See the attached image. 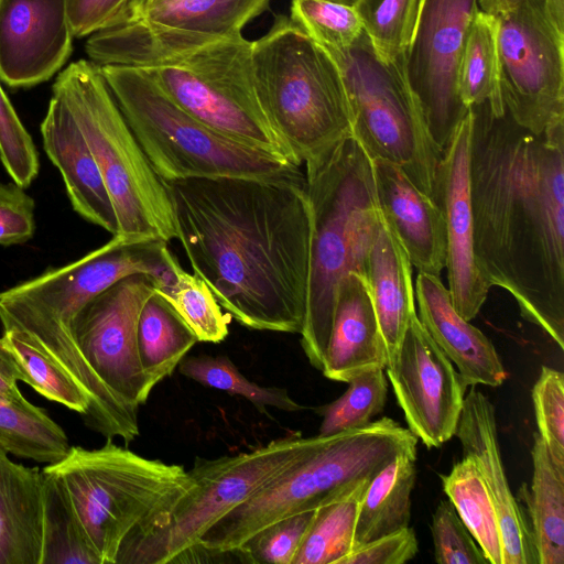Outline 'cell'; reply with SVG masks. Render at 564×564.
<instances>
[{
	"label": "cell",
	"mask_w": 564,
	"mask_h": 564,
	"mask_svg": "<svg viewBox=\"0 0 564 564\" xmlns=\"http://www.w3.org/2000/svg\"><path fill=\"white\" fill-rule=\"evenodd\" d=\"M195 274L240 325L300 334L311 246L305 175L164 182Z\"/></svg>",
	"instance_id": "1"
},
{
	"label": "cell",
	"mask_w": 564,
	"mask_h": 564,
	"mask_svg": "<svg viewBox=\"0 0 564 564\" xmlns=\"http://www.w3.org/2000/svg\"><path fill=\"white\" fill-rule=\"evenodd\" d=\"M477 265L522 317L564 347V120L534 133L487 102L470 108Z\"/></svg>",
	"instance_id": "2"
},
{
	"label": "cell",
	"mask_w": 564,
	"mask_h": 564,
	"mask_svg": "<svg viewBox=\"0 0 564 564\" xmlns=\"http://www.w3.org/2000/svg\"><path fill=\"white\" fill-rule=\"evenodd\" d=\"M154 237L112 238L78 260L46 271L0 292L3 330H17L61 365L89 397L83 417L91 431L126 445L140 434L138 414L126 408L99 380L84 358L74 333L80 310L96 295L133 274L156 284L174 275L177 258Z\"/></svg>",
	"instance_id": "3"
},
{
	"label": "cell",
	"mask_w": 564,
	"mask_h": 564,
	"mask_svg": "<svg viewBox=\"0 0 564 564\" xmlns=\"http://www.w3.org/2000/svg\"><path fill=\"white\" fill-rule=\"evenodd\" d=\"M85 51L98 65L142 69L176 105L207 126L302 164L262 108L252 77L251 41L242 34L195 39L122 22L88 36Z\"/></svg>",
	"instance_id": "4"
},
{
	"label": "cell",
	"mask_w": 564,
	"mask_h": 564,
	"mask_svg": "<svg viewBox=\"0 0 564 564\" xmlns=\"http://www.w3.org/2000/svg\"><path fill=\"white\" fill-rule=\"evenodd\" d=\"M304 164L311 246L300 341L310 364L322 371L338 285L349 273L364 278L381 215L371 158L352 134Z\"/></svg>",
	"instance_id": "5"
},
{
	"label": "cell",
	"mask_w": 564,
	"mask_h": 564,
	"mask_svg": "<svg viewBox=\"0 0 564 564\" xmlns=\"http://www.w3.org/2000/svg\"><path fill=\"white\" fill-rule=\"evenodd\" d=\"M42 471L63 488L100 564H117L121 549L162 524L193 486L183 466L145 458L112 440L94 449L70 446Z\"/></svg>",
	"instance_id": "6"
},
{
	"label": "cell",
	"mask_w": 564,
	"mask_h": 564,
	"mask_svg": "<svg viewBox=\"0 0 564 564\" xmlns=\"http://www.w3.org/2000/svg\"><path fill=\"white\" fill-rule=\"evenodd\" d=\"M416 445L417 438L409 429L388 416L360 429L321 436L304 459L215 522L187 558L204 553L234 554L261 530L327 503L372 477L397 455H416Z\"/></svg>",
	"instance_id": "7"
},
{
	"label": "cell",
	"mask_w": 564,
	"mask_h": 564,
	"mask_svg": "<svg viewBox=\"0 0 564 564\" xmlns=\"http://www.w3.org/2000/svg\"><path fill=\"white\" fill-rule=\"evenodd\" d=\"M126 121L156 174L267 180L304 175L301 164L236 140L176 105L142 69L99 65Z\"/></svg>",
	"instance_id": "8"
},
{
	"label": "cell",
	"mask_w": 564,
	"mask_h": 564,
	"mask_svg": "<svg viewBox=\"0 0 564 564\" xmlns=\"http://www.w3.org/2000/svg\"><path fill=\"white\" fill-rule=\"evenodd\" d=\"M251 69L262 108L301 163L352 134L336 64L290 17L251 41Z\"/></svg>",
	"instance_id": "9"
},
{
	"label": "cell",
	"mask_w": 564,
	"mask_h": 564,
	"mask_svg": "<svg viewBox=\"0 0 564 564\" xmlns=\"http://www.w3.org/2000/svg\"><path fill=\"white\" fill-rule=\"evenodd\" d=\"M52 88L63 96L98 165L116 213V236L175 239L167 187L126 121L100 66L75 61Z\"/></svg>",
	"instance_id": "10"
},
{
	"label": "cell",
	"mask_w": 564,
	"mask_h": 564,
	"mask_svg": "<svg viewBox=\"0 0 564 564\" xmlns=\"http://www.w3.org/2000/svg\"><path fill=\"white\" fill-rule=\"evenodd\" d=\"M319 440L318 434L303 437L293 432L251 452L196 457L188 470L191 489L162 524L121 549L117 564L185 562L215 522L304 459Z\"/></svg>",
	"instance_id": "11"
},
{
	"label": "cell",
	"mask_w": 564,
	"mask_h": 564,
	"mask_svg": "<svg viewBox=\"0 0 564 564\" xmlns=\"http://www.w3.org/2000/svg\"><path fill=\"white\" fill-rule=\"evenodd\" d=\"M345 87L354 138L371 159L397 164L433 198L442 152L434 143L406 74V56L383 63L362 32L349 47L324 50Z\"/></svg>",
	"instance_id": "12"
},
{
	"label": "cell",
	"mask_w": 564,
	"mask_h": 564,
	"mask_svg": "<svg viewBox=\"0 0 564 564\" xmlns=\"http://www.w3.org/2000/svg\"><path fill=\"white\" fill-rule=\"evenodd\" d=\"M495 17L506 109L541 133L564 120V0H522Z\"/></svg>",
	"instance_id": "13"
},
{
	"label": "cell",
	"mask_w": 564,
	"mask_h": 564,
	"mask_svg": "<svg viewBox=\"0 0 564 564\" xmlns=\"http://www.w3.org/2000/svg\"><path fill=\"white\" fill-rule=\"evenodd\" d=\"M478 11V0H420L406 74L441 152L469 111L459 96L458 76Z\"/></svg>",
	"instance_id": "14"
},
{
	"label": "cell",
	"mask_w": 564,
	"mask_h": 564,
	"mask_svg": "<svg viewBox=\"0 0 564 564\" xmlns=\"http://www.w3.org/2000/svg\"><path fill=\"white\" fill-rule=\"evenodd\" d=\"M155 280L147 274L121 279L77 314L74 333L88 366L109 391L138 414L151 393L138 349V322Z\"/></svg>",
	"instance_id": "15"
},
{
	"label": "cell",
	"mask_w": 564,
	"mask_h": 564,
	"mask_svg": "<svg viewBox=\"0 0 564 564\" xmlns=\"http://www.w3.org/2000/svg\"><path fill=\"white\" fill-rule=\"evenodd\" d=\"M384 370L409 431L427 448L449 441L468 387L416 314L410 319L397 361Z\"/></svg>",
	"instance_id": "16"
},
{
	"label": "cell",
	"mask_w": 564,
	"mask_h": 564,
	"mask_svg": "<svg viewBox=\"0 0 564 564\" xmlns=\"http://www.w3.org/2000/svg\"><path fill=\"white\" fill-rule=\"evenodd\" d=\"M471 129L469 109L442 152L433 187V199L445 223L447 289L454 307L467 321L477 316L491 288L477 265L474 250L469 191Z\"/></svg>",
	"instance_id": "17"
},
{
	"label": "cell",
	"mask_w": 564,
	"mask_h": 564,
	"mask_svg": "<svg viewBox=\"0 0 564 564\" xmlns=\"http://www.w3.org/2000/svg\"><path fill=\"white\" fill-rule=\"evenodd\" d=\"M73 39L68 0H0V79L13 88L48 80Z\"/></svg>",
	"instance_id": "18"
},
{
	"label": "cell",
	"mask_w": 564,
	"mask_h": 564,
	"mask_svg": "<svg viewBox=\"0 0 564 564\" xmlns=\"http://www.w3.org/2000/svg\"><path fill=\"white\" fill-rule=\"evenodd\" d=\"M454 436L462 444L463 455L476 462L492 497L502 535V564H538L528 518L507 479L495 406L476 386L465 393Z\"/></svg>",
	"instance_id": "19"
},
{
	"label": "cell",
	"mask_w": 564,
	"mask_h": 564,
	"mask_svg": "<svg viewBox=\"0 0 564 564\" xmlns=\"http://www.w3.org/2000/svg\"><path fill=\"white\" fill-rule=\"evenodd\" d=\"M380 215L419 272L440 276L446 262V232L441 209L400 166L371 159Z\"/></svg>",
	"instance_id": "20"
},
{
	"label": "cell",
	"mask_w": 564,
	"mask_h": 564,
	"mask_svg": "<svg viewBox=\"0 0 564 564\" xmlns=\"http://www.w3.org/2000/svg\"><path fill=\"white\" fill-rule=\"evenodd\" d=\"M40 131L43 148L59 171L74 210L116 236V213L91 151L63 96H52Z\"/></svg>",
	"instance_id": "21"
},
{
	"label": "cell",
	"mask_w": 564,
	"mask_h": 564,
	"mask_svg": "<svg viewBox=\"0 0 564 564\" xmlns=\"http://www.w3.org/2000/svg\"><path fill=\"white\" fill-rule=\"evenodd\" d=\"M414 296L421 324L467 387L503 383L508 375L494 344L456 311L440 276L419 272Z\"/></svg>",
	"instance_id": "22"
},
{
	"label": "cell",
	"mask_w": 564,
	"mask_h": 564,
	"mask_svg": "<svg viewBox=\"0 0 564 564\" xmlns=\"http://www.w3.org/2000/svg\"><path fill=\"white\" fill-rule=\"evenodd\" d=\"M388 356L364 278L347 274L338 285L323 375L348 382L362 371L384 369Z\"/></svg>",
	"instance_id": "23"
},
{
	"label": "cell",
	"mask_w": 564,
	"mask_h": 564,
	"mask_svg": "<svg viewBox=\"0 0 564 564\" xmlns=\"http://www.w3.org/2000/svg\"><path fill=\"white\" fill-rule=\"evenodd\" d=\"M411 267L403 247L381 217L366 258L364 280L386 345V368L397 361L410 319L416 314Z\"/></svg>",
	"instance_id": "24"
},
{
	"label": "cell",
	"mask_w": 564,
	"mask_h": 564,
	"mask_svg": "<svg viewBox=\"0 0 564 564\" xmlns=\"http://www.w3.org/2000/svg\"><path fill=\"white\" fill-rule=\"evenodd\" d=\"M0 445V564H41L44 475Z\"/></svg>",
	"instance_id": "25"
},
{
	"label": "cell",
	"mask_w": 564,
	"mask_h": 564,
	"mask_svg": "<svg viewBox=\"0 0 564 564\" xmlns=\"http://www.w3.org/2000/svg\"><path fill=\"white\" fill-rule=\"evenodd\" d=\"M271 0H163L137 18L145 29L195 39H221L242 34ZM122 23V22H121Z\"/></svg>",
	"instance_id": "26"
},
{
	"label": "cell",
	"mask_w": 564,
	"mask_h": 564,
	"mask_svg": "<svg viewBox=\"0 0 564 564\" xmlns=\"http://www.w3.org/2000/svg\"><path fill=\"white\" fill-rule=\"evenodd\" d=\"M533 438L531 485L524 484L516 498L528 510L538 564H564V473L538 433Z\"/></svg>",
	"instance_id": "27"
},
{
	"label": "cell",
	"mask_w": 564,
	"mask_h": 564,
	"mask_svg": "<svg viewBox=\"0 0 564 564\" xmlns=\"http://www.w3.org/2000/svg\"><path fill=\"white\" fill-rule=\"evenodd\" d=\"M415 459L399 454L370 478L359 503L355 547L409 527Z\"/></svg>",
	"instance_id": "28"
},
{
	"label": "cell",
	"mask_w": 564,
	"mask_h": 564,
	"mask_svg": "<svg viewBox=\"0 0 564 564\" xmlns=\"http://www.w3.org/2000/svg\"><path fill=\"white\" fill-rule=\"evenodd\" d=\"M197 341L172 305L154 291L138 322L139 356L151 391L174 372Z\"/></svg>",
	"instance_id": "29"
},
{
	"label": "cell",
	"mask_w": 564,
	"mask_h": 564,
	"mask_svg": "<svg viewBox=\"0 0 564 564\" xmlns=\"http://www.w3.org/2000/svg\"><path fill=\"white\" fill-rule=\"evenodd\" d=\"M441 480L488 563L502 564L503 544L497 510L474 458L463 455L447 475H441Z\"/></svg>",
	"instance_id": "30"
},
{
	"label": "cell",
	"mask_w": 564,
	"mask_h": 564,
	"mask_svg": "<svg viewBox=\"0 0 564 564\" xmlns=\"http://www.w3.org/2000/svg\"><path fill=\"white\" fill-rule=\"evenodd\" d=\"M458 89L468 109L487 102L495 115L506 111L500 85L498 22L495 15L481 10L477 12L466 40Z\"/></svg>",
	"instance_id": "31"
},
{
	"label": "cell",
	"mask_w": 564,
	"mask_h": 564,
	"mask_svg": "<svg viewBox=\"0 0 564 564\" xmlns=\"http://www.w3.org/2000/svg\"><path fill=\"white\" fill-rule=\"evenodd\" d=\"M370 478L318 507L293 564H340L355 549L359 503Z\"/></svg>",
	"instance_id": "32"
},
{
	"label": "cell",
	"mask_w": 564,
	"mask_h": 564,
	"mask_svg": "<svg viewBox=\"0 0 564 564\" xmlns=\"http://www.w3.org/2000/svg\"><path fill=\"white\" fill-rule=\"evenodd\" d=\"M0 445L14 456L45 464L61 460L70 448L64 430L29 401H0Z\"/></svg>",
	"instance_id": "33"
},
{
	"label": "cell",
	"mask_w": 564,
	"mask_h": 564,
	"mask_svg": "<svg viewBox=\"0 0 564 564\" xmlns=\"http://www.w3.org/2000/svg\"><path fill=\"white\" fill-rule=\"evenodd\" d=\"M43 473V471H42ZM41 564H100L61 485L44 474Z\"/></svg>",
	"instance_id": "34"
},
{
	"label": "cell",
	"mask_w": 564,
	"mask_h": 564,
	"mask_svg": "<svg viewBox=\"0 0 564 564\" xmlns=\"http://www.w3.org/2000/svg\"><path fill=\"white\" fill-rule=\"evenodd\" d=\"M154 291L172 305L198 341L218 344L227 337L231 316L223 311L206 282L185 271L178 261L173 279L155 284Z\"/></svg>",
	"instance_id": "35"
},
{
	"label": "cell",
	"mask_w": 564,
	"mask_h": 564,
	"mask_svg": "<svg viewBox=\"0 0 564 564\" xmlns=\"http://www.w3.org/2000/svg\"><path fill=\"white\" fill-rule=\"evenodd\" d=\"M178 372L205 387L242 397L263 413H267V406L288 412L306 409L293 400L286 389L263 387L249 380L225 355L184 357Z\"/></svg>",
	"instance_id": "36"
},
{
	"label": "cell",
	"mask_w": 564,
	"mask_h": 564,
	"mask_svg": "<svg viewBox=\"0 0 564 564\" xmlns=\"http://www.w3.org/2000/svg\"><path fill=\"white\" fill-rule=\"evenodd\" d=\"M420 0H355L365 33L376 55L391 63L408 55Z\"/></svg>",
	"instance_id": "37"
},
{
	"label": "cell",
	"mask_w": 564,
	"mask_h": 564,
	"mask_svg": "<svg viewBox=\"0 0 564 564\" xmlns=\"http://www.w3.org/2000/svg\"><path fill=\"white\" fill-rule=\"evenodd\" d=\"M7 346L22 365L30 387L47 400L57 402L84 416L89 397L70 375L17 330H3Z\"/></svg>",
	"instance_id": "38"
},
{
	"label": "cell",
	"mask_w": 564,
	"mask_h": 564,
	"mask_svg": "<svg viewBox=\"0 0 564 564\" xmlns=\"http://www.w3.org/2000/svg\"><path fill=\"white\" fill-rule=\"evenodd\" d=\"M347 383V390L338 399L318 409L323 416L318 435L364 427L383 411L388 393L384 369L362 371Z\"/></svg>",
	"instance_id": "39"
},
{
	"label": "cell",
	"mask_w": 564,
	"mask_h": 564,
	"mask_svg": "<svg viewBox=\"0 0 564 564\" xmlns=\"http://www.w3.org/2000/svg\"><path fill=\"white\" fill-rule=\"evenodd\" d=\"M290 19L323 50H341L364 32L352 4L330 0H292Z\"/></svg>",
	"instance_id": "40"
},
{
	"label": "cell",
	"mask_w": 564,
	"mask_h": 564,
	"mask_svg": "<svg viewBox=\"0 0 564 564\" xmlns=\"http://www.w3.org/2000/svg\"><path fill=\"white\" fill-rule=\"evenodd\" d=\"M317 509L283 518L249 539L234 554L249 563L293 564Z\"/></svg>",
	"instance_id": "41"
},
{
	"label": "cell",
	"mask_w": 564,
	"mask_h": 564,
	"mask_svg": "<svg viewBox=\"0 0 564 564\" xmlns=\"http://www.w3.org/2000/svg\"><path fill=\"white\" fill-rule=\"evenodd\" d=\"M532 403L538 434L555 467L564 473V375L542 366L532 388Z\"/></svg>",
	"instance_id": "42"
},
{
	"label": "cell",
	"mask_w": 564,
	"mask_h": 564,
	"mask_svg": "<svg viewBox=\"0 0 564 564\" xmlns=\"http://www.w3.org/2000/svg\"><path fill=\"white\" fill-rule=\"evenodd\" d=\"M0 161L13 182L26 188L40 170L35 144L0 84Z\"/></svg>",
	"instance_id": "43"
},
{
	"label": "cell",
	"mask_w": 564,
	"mask_h": 564,
	"mask_svg": "<svg viewBox=\"0 0 564 564\" xmlns=\"http://www.w3.org/2000/svg\"><path fill=\"white\" fill-rule=\"evenodd\" d=\"M431 533L438 564H487L481 549L459 518L453 503L441 501L433 516Z\"/></svg>",
	"instance_id": "44"
},
{
	"label": "cell",
	"mask_w": 564,
	"mask_h": 564,
	"mask_svg": "<svg viewBox=\"0 0 564 564\" xmlns=\"http://www.w3.org/2000/svg\"><path fill=\"white\" fill-rule=\"evenodd\" d=\"M35 202L15 182H0V246L29 241L35 232Z\"/></svg>",
	"instance_id": "45"
},
{
	"label": "cell",
	"mask_w": 564,
	"mask_h": 564,
	"mask_svg": "<svg viewBox=\"0 0 564 564\" xmlns=\"http://www.w3.org/2000/svg\"><path fill=\"white\" fill-rule=\"evenodd\" d=\"M417 551L415 531L406 527L355 547L340 564H404Z\"/></svg>",
	"instance_id": "46"
},
{
	"label": "cell",
	"mask_w": 564,
	"mask_h": 564,
	"mask_svg": "<svg viewBox=\"0 0 564 564\" xmlns=\"http://www.w3.org/2000/svg\"><path fill=\"white\" fill-rule=\"evenodd\" d=\"M131 0H68L74 37H85L119 21Z\"/></svg>",
	"instance_id": "47"
},
{
	"label": "cell",
	"mask_w": 564,
	"mask_h": 564,
	"mask_svg": "<svg viewBox=\"0 0 564 564\" xmlns=\"http://www.w3.org/2000/svg\"><path fill=\"white\" fill-rule=\"evenodd\" d=\"M20 381L28 382L26 373L3 337H0V401L8 403L28 401L18 387Z\"/></svg>",
	"instance_id": "48"
},
{
	"label": "cell",
	"mask_w": 564,
	"mask_h": 564,
	"mask_svg": "<svg viewBox=\"0 0 564 564\" xmlns=\"http://www.w3.org/2000/svg\"><path fill=\"white\" fill-rule=\"evenodd\" d=\"M522 0H478L479 10L498 15L505 11L510 10Z\"/></svg>",
	"instance_id": "49"
},
{
	"label": "cell",
	"mask_w": 564,
	"mask_h": 564,
	"mask_svg": "<svg viewBox=\"0 0 564 564\" xmlns=\"http://www.w3.org/2000/svg\"><path fill=\"white\" fill-rule=\"evenodd\" d=\"M163 0H131L128 4L126 11L119 21L115 24L132 20L137 18L139 14L148 10L149 8L162 2ZM113 24V25H115ZM112 26V25H111Z\"/></svg>",
	"instance_id": "50"
},
{
	"label": "cell",
	"mask_w": 564,
	"mask_h": 564,
	"mask_svg": "<svg viewBox=\"0 0 564 564\" xmlns=\"http://www.w3.org/2000/svg\"><path fill=\"white\" fill-rule=\"evenodd\" d=\"M330 1L340 2V3H347V4H352V2H354L355 0H330Z\"/></svg>",
	"instance_id": "51"
}]
</instances>
